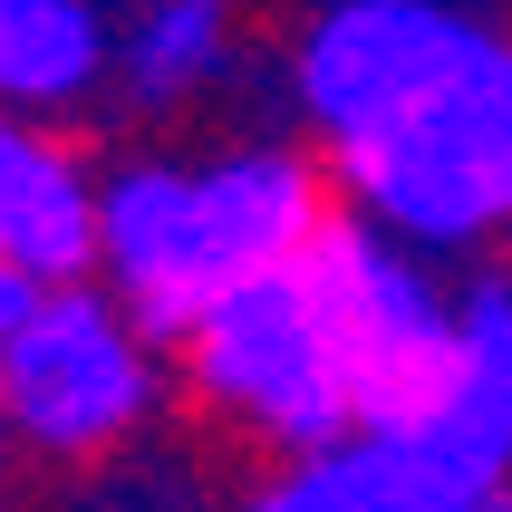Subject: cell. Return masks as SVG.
Returning <instances> with one entry per match:
<instances>
[{
    "mask_svg": "<svg viewBox=\"0 0 512 512\" xmlns=\"http://www.w3.org/2000/svg\"><path fill=\"white\" fill-rule=\"evenodd\" d=\"M155 397H165V348L145 339L97 281L49 290L0 339L10 445H29V455H49V464H107L116 445L145 435Z\"/></svg>",
    "mask_w": 512,
    "mask_h": 512,
    "instance_id": "4",
    "label": "cell"
},
{
    "mask_svg": "<svg viewBox=\"0 0 512 512\" xmlns=\"http://www.w3.org/2000/svg\"><path fill=\"white\" fill-rule=\"evenodd\" d=\"M397 512H484L512 493V271H474L455 368L416 416L358 435Z\"/></svg>",
    "mask_w": 512,
    "mask_h": 512,
    "instance_id": "5",
    "label": "cell"
},
{
    "mask_svg": "<svg viewBox=\"0 0 512 512\" xmlns=\"http://www.w3.org/2000/svg\"><path fill=\"white\" fill-rule=\"evenodd\" d=\"M0 455H10V406H0Z\"/></svg>",
    "mask_w": 512,
    "mask_h": 512,
    "instance_id": "11",
    "label": "cell"
},
{
    "mask_svg": "<svg viewBox=\"0 0 512 512\" xmlns=\"http://www.w3.org/2000/svg\"><path fill=\"white\" fill-rule=\"evenodd\" d=\"M0 271L29 290L97 281V174L58 126L0 116Z\"/></svg>",
    "mask_w": 512,
    "mask_h": 512,
    "instance_id": "6",
    "label": "cell"
},
{
    "mask_svg": "<svg viewBox=\"0 0 512 512\" xmlns=\"http://www.w3.org/2000/svg\"><path fill=\"white\" fill-rule=\"evenodd\" d=\"M242 68V29L223 0H145L116 20V97L136 116H174Z\"/></svg>",
    "mask_w": 512,
    "mask_h": 512,
    "instance_id": "8",
    "label": "cell"
},
{
    "mask_svg": "<svg viewBox=\"0 0 512 512\" xmlns=\"http://www.w3.org/2000/svg\"><path fill=\"white\" fill-rule=\"evenodd\" d=\"M184 387L232 435L271 445L281 464H319L368 435V397H358V368H348L339 310L310 281V252L290 271H271V281L232 290L184 339Z\"/></svg>",
    "mask_w": 512,
    "mask_h": 512,
    "instance_id": "3",
    "label": "cell"
},
{
    "mask_svg": "<svg viewBox=\"0 0 512 512\" xmlns=\"http://www.w3.org/2000/svg\"><path fill=\"white\" fill-rule=\"evenodd\" d=\"M116 78V20L87 0H0V116H49L87 107Z\"/></svg>",
    "mask_w": 512,
    "mask_h": 512,
    "instance_id": "7",
    "label": "cell"
},
{
    "mask_svg": "<svg viewBox=\"0 0 512 512\" xmlns=\"http://www.w3.org/2000/svg\"><path fill=\"white\" fill-rule=\"evenodd\" d=\"M484 512H512V493H503V503H484Z\"/></svg>",
    "mask_w": 512,
    "mask_h": 512,
    "instance_id": "12",
    "label": "cell"
},
{
    "mask_svg": "<svg viewBox=\"0 0 512 512\" xmlns=\"http://www.w3.org/2000/svg\"><path fill=\"white\" fill-rule=\"evenodd\" d=\"M290 107L348 223L406 252L512 242V29L455 0H329L290 29Z\"/></svg>",
    "mask_w": 512,
    "mask_h": 512,
    "instance_id": "1",
    "label": "cell"
},
{
    "mask_svg": "<svg viewBox=\"0 0 512 512\" xmlns=\"http://www.w3.org/2000/svg\"><path fill=\"white\" fill-rule=\"evenodd\" d=\"M329 213L319 155L242 136L223 155H126L97 174V290L155 348H184L232 290L310 252Z\"/></svg>",
    "mask_w": 512,
    "mask_h": 512,
    "instance_id": "2",
    "label": "cell"
},
{
    "mask_svg": "<svg viewBox=\"0 0 512 512\" xmlns=\"http://www.w3.org/2000/svg\"><path fill=\"white\" fill-rule=\"evenodd\" d=\"M242 512H397V503L377 484V464L358 445H339V455H319V464H281L261 493H242Z\"/></svg>",
    "mask_w": 512,
    "mask_h": 512,
    "instance_id": "9",
    "label": "cell"
},
{
    "mask_svg": "<svg viewBox=\"0 0 512 512\" xmlns=\"http://www.w3.org/2000/svg\"><path fill=\"white\" fill-rule=\"evenodd\" d=\"M39 300H49V290H29L20 271H0V339H10V329H20V319L39 310Z\"/></svg>",
    "mask_w": 512,
    "mask_h": 512,
    "instance_id": "10",
    "label": "cell"
}]
</instances>
